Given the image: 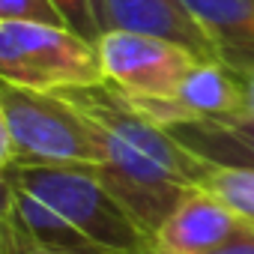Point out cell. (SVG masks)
Returning a JSON list of instances; mask_svg holds the SVG:
<instances>
[{
    "label": "cell",
    "instance_id": "6da1fadb",
    "mask_svg": "<svg viewBox=\"0 0 254 254\" xmlns=\"http://www.w3.org/2000/svg\"><path fill=\"white\" fill-rule=\"evenodd\" d=\"M60 96L87 117L96 132L99 180L153 236L180 197L200 183V159L168 129L135 111L111 84Z\"/></svg>",
    "mask_w": 254,
    "mask_h": 254
},
{
    "label": "cell",
    "instance_id": "7a4b0ae2",
    "mask_svg": "<svg viewBox=\"0 0 254 254\" xmlns=\"http://www.w3.org/2000/svg\"><path fill=\"white\" fill-rule=\"evenodd\" d=\"M0 162L9 168H99L87 117L60 93L0 87Z\"/></svg>",
    "mask_w": 254,
    "mask_h": 254
},
{
    "label": "cell",
    "instance_id": "3957f363",
    "mask_svg": "<svg viewBox=\"0 0 254 254\" xmlns=\"http://www.w3.org/2000/svg\"><path fill=\"white\" fill-rule=\"evenodd\" d=\"M3 180L33 191L111 254H150V230L93 168H9Z\"/></svg>",
    "mask_w": 254,
    "mask_h": 254
},
{
    "label": "cell",
    "instance_id": "277c9868",
    "mask_svg": "<svg viewBox=\"0 0 254 254\" xmlns=\"http://www.w3.org/2000/svg\"><path fill=\"white\" fill-rule=\"evenodd\" d=\"M0 78L36 93H75L105 84L99 48L69 27L0 21Z\"/></svg>",
    "mask_w": 254,
    "mask_h": 254
},
{
    "label": "cell",
    "instance_id": "5b68a950",
    "mask_svg": "<svg viewBox=\"0 0 254 254\" xmlns=\"http://www.w3.org/2000/svg\"><path fill=\"white\" fill-rule=\"evenodd\" d=\"M96 48L105 84L126 99H168L200 63L197 54L177 42L126 30H108Z\"/></svg>",
    "mask_w": 254,
    "mask_h": 254
},
{
    "label": "cell",
    "instance_id": "8992f818",
    "mask_svg": "<svg viewBox=\"0 0 254 254\" xmlns=\"http://www.w3.org/2000/svg\"><path fill=\"white\" fill-rule=\"evenodd\" d=\"M126 99V96H123ZM135 111L153 120L162 129L183 123H206L242 114V81L239 75L218 63L200 60L180 84V90L168 99H126Z\"/></svg>",
    "mask_w": 254,
    "mask_h": 254
},
{
    "label": "cell",
    "instance_id": "52a82bcc",
    "mask_svg": "<svg viewBox=\"0 0 254 254\" xmlns=\"http://www.w3.org/2000/svg\"><path fill=\"white\" fill-rule=\"evenodd\" d=\"M245 230H251V224H245L212 191L194 186L153 230L150 254H215Z\"/></svg>",
    "mask_w": 254,
    "mask_h": 254
},
{
    "label": "cell",
    "instance_id": "ba28073f",
    "mask_svg": "<svg viewBox=\"0 0 254 254\" xmlns=\"http://www.w3.org/2000/svg\"><path fill=\"white\" fill-rule=\"evenodd\" d=\"M102 12L108 30L159 36L189 48L200 60H218L212 39L183 0H102Z\"/></svg>",
    "mask_w": 254,
    "mask_h": 254
},
{
    "label": "cell",
    "instance_id": "9c48e42d",
    "mask_svg": "<svg viewBox=\"0 0 254 254\" xmlns=\"http://www.w3.org/2000/svg\"><path fill=\"white\" fill-rule=\"evenodd\" d=\"M168 132L200 162L254 168V117L183 123V126H171Z\"/></svg>",
    "mask_w": 254,
    "mask_h": 254
},
{
    "label": "cell",
    "instance_id": "30bf717a",
    "mask_svg": "<svg viewBox=\"0 0 254 254\" xmlns=\"http://www.w3.org/2000/svg\"><path fill=\"white\" fill-rule=\"evenodd\" d=\"M197 186L206 189V191H212L245 224L254 227V168L200 162V183Z\"/></svg>",
    "mask_w": 254,
    "mask_h": 254
},
{
    "label": "cell",
    "instance_id": "8fae6325",
    "mask_svg": "<svg viewBox=\"0 0 254 254\" xmlns=\"http://www.w3.org/2000/svg\"><path fill=\"white\" fill-rule=\"evenodd\" d=\"M54 6L60 9L66 27L75 30L78 36H84L93 45L108 33L105 12H102V0H54Z\"/></svg>",
    "mask_w": 254,
    "mask_h": 254
},
{
    "label": "cell",
    "instance_id": "7c38bea8",
    "mask_svg": "<svg viewBox=\"0 0 254 254\" xmlns=\"http://www.w3.org/2000/svg\"><path fill=\"white\" fill-rule=\"evenodd\" d=\"M0 21H33L66 27L54 0H0Z\"/></svg>",
    "mask_w": 254,
    "mask_h": 254
},
{
    "label": "cell",
    "instance_id": "4fadbf2b",
    "mask_svg": "<svg viewBox=\"0 0 254 254\" xmlns=\"http://www.w3.org/2000/svg\"><path fill=\"white\" fill-rule=\"evenodd\" d=\"M3 245H0V254H60V251H51L39 242H33L21 227H15L9 218H3V233H0Z\"/></svg>",
    "mask_w": 254,
    "mask_h": 254
},
{
    "label": "cell",
    "instance_id": "5bb4252c",
    "mask_svg": "<svg viewBox=\"0 0 254 254\" xmlns=\"http://www.w3.org/2000/svg\"><path fill=\"white\" fill-rule=\"evenodd\" d=\"M242 81V114L239 117H254V69H233Z\"/></svg>",
    "mask_w": 254,
    "mask_h": 254
},
{
    "label": "cell",
    "instance_id": "9a60e30c",
    "mask_svg": "<svg viewBox=\"0 0 254 254\" xmlns=\"http://www.w3.org/2000/svg\"><path fill=\"white\" fill-rule=\"evenodd\" d=\"M215 254H254V227L245 230L239 239H233L230 245H224V248L215 251Z\"/></svg>",
    "mask_w": 254,
    "mask_h": 254
}]
</instances>
